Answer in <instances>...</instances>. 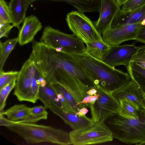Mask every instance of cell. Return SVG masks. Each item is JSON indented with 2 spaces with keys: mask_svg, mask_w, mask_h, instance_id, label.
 I'll use <instances>...</instances> for the list:
<instances>
[{
  "mask_svg": "<svg viewBox=\"0 0 145 145\" xmlns=\"http://www.w3.org/2000/svg\"><path fill=\"white\" fill-rule=\"evenodd\" d=\"M44 75L51 83L58 82L72 94L82 108L81 104L87 95L86 92L96 88L93 82L75 59L69 54L55 50L46 58L44 64Z\"/></svg>",
  "mask_w": 145,
  "mask_h": 145,
  "instance_id": "cell-1",
  "label": "cell"
},
{
  "mask_svg": "<svg viewBox=\"0 0 145 145\" xmlns=\"http://www.w3.org/2000/svg\"><path fill=\"white\" fill-rule=\"evenodd\" d=\"M71 54L92 80L96 88L112 93L124 87L131 80L128 73L95 59L86 53Z\"/></svg>",
  "mask_w": 145,
  "mask_h": 145,
  "instance_id": "cell-2",
  "label": "cell"
},
{
  "mask_svg": "<svg viewBox=\"0 0 145 145\" xmlns=\"http://www.w3.org/2000/svg\"><path fill=\"white\" fill-rule=\"evenodd\" d=\"M0 125L17 134L27 144L47 142L61 145L72 144L69 133L51 126L14 122L3 115L0 116Z\"/></svg>",
  "mask_w": 145,
  "mask_h": 145,
  "instance_id": "cell-3",
  "label": "cell"
},
{
  "mask_svg": "<svg viewBox=\"0 0 145 145\" xmlns=\"http://www.w3.org/2000/svg\"><path fill=\"white\" fill-rule=\"evenodd\" d=\"M105 123L114 138L129 144L145 141V113L140 112L137 119H128L118 114L106 120Z\"/></svg>",
  "mask_w": 145,
  "mask_h": 145,
  "instance_id": "cell-4",
  "label": "cell"
},
{
  "mask_svg": "<svg viewBox=\"0 0 145 145\" xmlns=\"http://www.w3.org/2000/svg\"><path fill=\"white\" fill-rule=\"evenodd\" d=\"M40 40L58 50L70 54L86 52L84 43L75 35L64 33L49 26L44 28Z\"/></svg>",
  "mask_w": 145,
  "mask_h": 145,
  "instance_id": "cell-5",
  "label": "cell"
},
{
  "mask_svg": "<svg viewBox=\"0 0 145 145\" xmlns=\"http://www.w3.org/2000/svg\"><path fill=\"white\" fill-rule=\"evenodd\" d=\"M66 20L70 30L85 43L103 40L93 22L83 13L72 11L67 14Z\"/></svg>",
  "mask_w": 145,
  "mask_h": 145,
  "instance_id": "cell-6",
  "label": "cell"
},
{
  "mask_svg": "<svg viewBox=\"0 0 145 145\" xmlns=\"http://www.w3.org/2000/svg\"><path fill=\"white\" fill-rule=\"evenodd\" d=\"M72 144L84 145L101 144L112 141V133L104 122L95 123L91 127L69 133Z\"/></svg>",
  "mask_w": 145,
  "mask_h": 145,
  "instance_id": "cell-7",
  "label": "cell"
},
{
  "mask_svg": "<svg viewBox=\"0 0 145 145\" xmlns=\"http://www.w3.org/2000/svg\"><path fill=\"white\" fill-rule=\"evenodd\" d=\"M98 99L90 104L92 119L95 123L104 122L107 119L119 114L120 104L112 93L96 88Z\"/></svg>",
  "mask_w": 145,
  "mask_h": 145,
  "instance_id": "cell-8",
  "label": "cell"
},
{
  "mask_svg": "<svg viewBox=\"0 0 145 145\" xmlns=\"http://www.w3.org/2000/svg\"><path fill=\"white\" fill-rule=\"evenodd\" d=\"M35 65L30 58L24 64L16 80L13 94L20 101H26L35 103L31 86V80Z\"/></svg>",
  "mask_w": 145,
  "mask_h": 145,
  "instance_id": "cell-9",
  "label": "cell"
},
{
  "mask_svg": "<svg viewBox=\"0 0 145 145\" xmlns=\"http://www.w3.org/2000/svg\"><path fill=\"white\" fill-rule=\"evenodd\" d=\"M145 47V44L137 46L135 43L111 46L102 61L112 67L123 65L127 68L131 61L133 56Z\"/></svg>",
  "mask_w": 145,
  "mask_h": 145,
  "instance_id": "cell-10",
  "label": "cell"
},
{
  "mask_svg": "<svg viewBox=\"0 0 145 145\" xmlns=\"http://www.w3.org/2000/svg\"><path fill=\"white\" fill-rule=\"evenodd\" d=\"M142 26L140 23L127 24L115 28H109L102 35V39L110 46L119 45L127 41L135 40Z\"/></svg>",
  "mask_w": 145,
  "mask_h": 145,
  "instance_id": "cell-11",
  "label": "cell"
},
{
  "mask_svg": "<svg viewBox=\"0 0 145 145\" xmlns=\"http://www.w3.org/2000/svg\"><path fill=\"white\" fill-rule=\"evenodd\" d=\"M121 9L116 0H101L98 11L99 16L97 21L93 22L99 33L101 35L109 29L112 20L117 12Z\"/></svg>",
  "mask_w": 145,
  "mask_h": 145,
  "instance_id": "cell-12",
  "label": "cell"
},
{
  "mask_svg": "<svg viewBox=\"0 0 145 145\" xmlns=\"http://www.w3.org/2000/svg\"><path fill=\"white\" fill-rule=\"evenodd\" d=\"M48 109L61 118L73 130H84L91 127L95 124L92 118H89L85 115L79 116L73 112L65 111L52 107Z\"/></svg>",
  "mask_w": 145,
  "mask_h": 145,
  "instance_id": "cell-13",
  "label": "cell"
},
{
  "mask_svg": "<svg viewBox=\"0 0 145 145\" xmlns=\"http://www.w3.org/2000/svg\"><path fill=\"white\" fill-rule=\"evenodd\" d=\"M118 100L126 99L134 103L140 112L145 113L143 97L137 84L131 79L126 85L112 93Z\"/></svg>",
  "mask_w": 145,
  "mask_h": 145,
  "instance_id": "cell-14",
  "label": "cell"
},
{
  "mask_svg": "<svg viewBox=\"0 0 145 145\" xmlns=\"http://www.w3.org/2000/svg\"><path fill=\"white\" fill-rule=\"evenodd\" d=\"M145 20V5L127 12L121 8L114 17L109 28H114L127 24L140 23Z\"/></svg>",
  "mask_w": 145,
  "mask_h": 145,
  "instance_id": "cell-15",
  "label": "cell"
},
{
  "mask_svg": "<svg viewBox=\"0 0 145 145\" xmlns=\"http://www.w3.org/2000/svg\"><path fill=\"white\" fill-rule=\"evenodd\" d=\"M42 27L41 23L35 16L25 17L18 35V43L20 46L33 42L35 36Z\"/></svg>",
  "mask_w": 145,
  "mask_h": 145,
  "instance_id": "cell-16",
  "label": "cell"
},
{
  "mask_svg": "<svg viewBox=\"0 0 145 145\" xmlns=\"http://www.w3.org/2000/svg\"><path fill=\"white\" fill-rule=\"evenodd\" d=\"M38 99L43 104L46 109L52 107L67 112L61 102L57 97L52 85L47 82L44 86H40Z\"/></svg>",
  "mask_w": 145,
  "mask_h": 145,
  "instance_id": "cell-17",
  "label": "cell"
},
{
  "mask_svg": "<svg viewBox=\"0 0 145 145\" xmlns=\"http://www.w3.org/2000/svg\"><path fill=\"white\" fill-rule=\"evenodd\" d=\"M31 3L28 0H10L8 8L12 24L19 29L20 24L25 18L27 8Z\"/></svg>",
  "mask_w": 145,
  "mask_h": 145,
  "instance_id": "cell-18",
  "label": "cell"
},
{
  "mask_svg": "<svg viewBox=\"0 0 145 145\" xmlns=\"http://www.w3.org/2000/svg\"><path fill=\"white\" fill-rule=\"evenodd\" d=\"M30 108L25 104H16L0 114L5 116L11 121L22 123L30 115Z\"/></svg>",
  "mask_w": 145,
  "mask_h": 145,
  "instance_id": "cell-19",
  "label": "cell"
},
{
  "mask_svg": "<svg viewBox=\"0 0 145 145\" xmlns=\"http://www.w3.org/2000/svg\"><path fill=\"white\" fill-rule=\"evenodd\" d=\"M131 79L137 85L142 97L145 96V69L131 61L127 68Z\"/></svg>",
  "mask_w": 145,
  "mask_h": 145,
  "instance_id": "cell-20",
  "label": "cell"
},
{
  "mask_svg": "<svg viewBox=\"0 0 145 145\" xmlns=\"http://www.w3.org/2000/svg\"><path fill=\"white\" fill-rule=\"evenodd\" d=\"M61 1L72 5L78 11L84 13L98 11L101 4V0H46Z\"/></svg>",
  "mask_w": 145,
  "mask_h": 145,
  "instance_id": "cell-21",
  "label": "cell"
},
{
  "mask_svg": "<svg viewBox=\"0 0 145 145\" xmlns=\"http://www.w3.org/2000/svg\"><path fill=\"white\" fill-rule=\"evenodd\" d=\"M85 44L86 53L94 58L101 61L107 54L111 46L103 40L89 42Z\"/></svg>",
  "mask_w": 145,
  "mask_h": 145,
  "instance_id": "cell-22",
  "label": "cell"
},
{
  "mask_svg": "<svg viewBox=\"0 0 145 145\" xmlns=\"http://www.w3.org/2000/svg\"><path fill=\"white\" fill-rule=\"evenodd\" d=\"M118 101L120 104L119 114L127 118H138L140 112L134 103L126 99H120Z\"/></svg>",
  "mask_w": 145,
  "mask_h": 145,
  "instance_id": "cell-23",
  "label": "cell"
},
{
  "mask_svg": "<svg viewBox=\"0 0 145 145\" xmlns=\"http://www.w3.org/2000/svg\"><path fill=\"white\" fill-rule=\"evenodd\" d=\"M51 85L62 94L67 105L73 113L75 114L82 108L73 95L64 86L58 82Z\"/></svg>",
  "mask_w": 145,
  "mask_h": 145,
  "instance_id": "cell-24",
  "label": "cell"
},
{
  "mask_svg": "<svg viewBox=\"0 0 145 145\" xmlns=\"http://www.w3.org/2000/svg\"><path fill=\"white\" fill-rule=\"evenodd\" d=\"M18 42V37L8 39L3 42H0V71L3 70L7 59Z\"/></svg>",
  "mask_w": 145,
  "mask_h": 145,
  "instance_id": "cell-25",
  "label": "cell"
},
{
  "mask_svg": "<svg viewBox=\"0 0 145 145\" xmlns=\"http://www.w3.org/2000/svg\"><path fill=\"white\" fill-rule=\"evenodd\" d=\"M16 79L13 80L10 83L0 89V113L4 111L7 98L12 90L15 88Z\"/></svg>",
  "mask_w": 145,
  "mask_h": 145,
  "instance_id": "cell-26",
  "label": "cell"
},
{
  "mask_svg": "<svg viewBox=\"0 0 145 145\" xmlns=\"http://www.w3.org/2000/svg\"><path fill=\"white\" fill-rule=\"evenodd\" d=\"M42 75L35 64L31 78V86L34 98L37 102L38 100V95L40 85L39 79Z\"/></svg>",
  "mask_w": 145,
  "mask_h": 145,
  "instance_id": "cell-27",
  "label": "cell"
},
{
  "mask_svg": "<svg viewBox=\"0 0 145 145\" xmlns=\"http://www.w3.org/2000/svg\"><path fill=\"white\" fill-rule=\"evenodd\" d=\"M12 23L8 6L5 0H0V24Z\"/></svg>",
  "mask_w": 145,
  "mask_h": 145,
  "instance_id": "cell-28",
  "label": "cell"
},
{
  "mask_svg": "<svg viewBox=\"0 0 145 145\" xmlns=\"http://www.w3.org/2000/svg\"><path fill=\"white\" fill-rule=\"evenodd\" d=\"M19 72L14 71L4 72L3 70L0 71V89L13 80L17 79Z\"/></svg>",
  "mask_w": 145,
  "mask_h": 145,
  "instance_id": "cell-29",
  "label": "cell"
},
{
  "mask_svg": "<svg viewBox=\"0 0 145 145\" xmlns=\"http://www.w3.org/2000/svg\"><path fill=\"white\" fill-rule=\"evenodd\" d=\"M145 5V0H128L122 5L123 12L133 10Z\"/></svg>",
  "mask_w": 145,
  "mask_h": 145,
  "instance_id": "cell-30",
  "label": "cell"
},
{
  "mask_svg": "<svg viewBox=\"0 0 145 145\" xmlns=\"http://www.w3.org/2000/svg\"><path fill=\"white\" fill-rule=\"evenodd\" d=\"M131 61L137 63L145 69V47L139 50L133 56Z\"/></svg>",
  "mask_w": 145,
  "mask_h": 145,
  "instance_id": "cell-31",
  "label": "cell"
},
{
  "mask_svg": "<svg viewBox=\"0 0 145 145\" xmlns=\"http://www.w3.org/2000/svg\"><path fill=\"white\" fill-rule=\"evenodd\" d=\"M0 25V38L4 37H8V34L11 30L13 27H14V25L9 24Z\"/></svg>",
  "mask_w": 145,
  "mask_h": 145,
  "instance_id": "cell-32",
  "label": "cell"
},
{
  "mask_svg": "<svg viewBox=\"0 0 145 145\" xmlns=\"http://www.w3.org/2000/svg\"><path fill=\"white\" fill-rule=\"evenodd\" d=\"M135 40L145 44V26L142 25L140 27Z\"/></svg>",
  "mask_w": 145,
  "mask_h": 145,
  "instance_id": "cell-33",
  "label": "cell"
},
{
  "mask_svg": "<svg viewBox=\"0 0 145 145\" xmlns=\"http://www.w3.org/2000/svg\"><path fill=\"white\" fill-rule=\"evenodd\" d=\"M99 97L98 94L96 93L93 95H87L85 97L81 102V104H84L87 106L90 107V103L92 101L97 100Z\"/></svg>",
  "mask_w": 145,
  "mask_h": 145,
  "instance_id": "cell-34",
  "label": "cell"
},
{
  "mask_svg": "<svg viewBox=\"0 0 145 145\" xmlns=\"http://www.w3.org/2000/svg\"><path fill=\"white\" fill-rule=\"evenodd\" d=\"M88 110L86 107L81 108L78 112L75 113L76 114L79 116H82L85 115L88 112Z\"/></svg>",
  "mask_w": 145,
  "mask_h": 145,
  "instance_id": "cell-35",
  "label": "cell"
},
{
  "mask_svg": "<svg viewBox=\"0 0 145 145\" xmlns=\"http://www.w3.org/2000/svg\"><path fill=\"white\" fill-rule=\"evenodd\" d=\"M97 90L96 88L91 89L86 92V93L89 95H93L96 94Z\"/></svg>",
  "mask_w": 145,
  "mask_h": 145,
  "instance_id": "cell-36",
  "label": "cell"
},
{
  "mask_svg": "<svg viewBox=\"0 0 145 145\" xmlns=\"http://www.w3.org/2000/svg\"><path fill=\"white\" fill-rule=\"evenodd\" d=\"M127 0H116V1L118 5L120 7Z\"/></svg>",
  "mask_w": 145,
  "mask_h": 145,
  "instance_id": "cell-37",
  "label": "cell"
},
{
  "mask_svg": "<svg viewBox=\"0 0 145 145\" xmlns=\"http://www.w3.org/2000/svg\"><path fill=\"white\" fill-rule=\"evenodd\" d=\"M138 145H145V141L139 144Z\"/></svg>",
  "mask_w": 145,
  "mask_h": 145,
  "instance_id": "cell-38",
  "label": "cell"
},
{
  "mask_svg": "<svg viewBox=\"0 0 145 145\" xmlns=\"http://www.w3.org/2000/svg\"><path fill=\"white\" fill-rule=\"evenodd\" d=\"M143 101L144 104L145 105V96L143 97Z\"/></svg>",
  "mask_w": 145,
  "mask_h": 145,
  "instance_id": "cell-39",
  "label": "cell"
}]
</instances>
